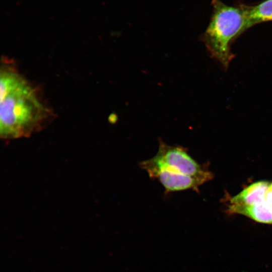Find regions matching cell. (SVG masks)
I'll return each mask as SVG.
<instances>
[{
    "label": "cell",
    "mask_w": 272,
    "mask_h": 272,
    "mask_svg": "<svg viewBox=\"0 0 272 272\" xmlns=\"http://www.w3.org/2000/svg\"><path fill=\"white\" fill-rule=\"evenodd\" d=\"M54 113L40 90L3 58L0 71V135L4 140L29 137L46 127Z\"/></svg>",
    "instance_id": "cell-1"
},
{
    "label": "cell",
    "mask_w": 272,
    "mask_h": 272,
    "mask_svg": "<svg viewBox=\"0 0 272 272\" xmlns=\"http://www.w3.org/2000/svg\"><path fill=\"white\" fill-rule=\"evenodd\" d=\"M213 12L202 39L212 56L226 69L234 57L231 44L248 29L243 7L228 6L220 0H213Z\"/></svg>",
    "instance_id": "cell-2"
},
{
    "label": "cell",
    "mask_w": 272,
    "mask_h": 272,
    "mask_svg": "<svg viewBox=\"0 0 272 272\" xmlns=\"http://www.w3.org/2000/svg\"><path fill=\"white\" fill-rule=\"evenodd\" d=\"M139 165L148 174L164 170L173 174L198 178L205 182L213 178V174L192 158L186 148L168 145L161 139L157 154L153 158L141 162Z\"/></svg>",
    "instance_id": "cell-3"
},
{
    "label": "cell",
    "mask_w": 272,
    "mask_h": 272,
    "mask_svg": "<svg viewBox=\"0 0 272 272\" xmlns=\"http://www.w3.org/2000/svg\"><path fill=\"white\" fill-rule=\"evenodd\" d=\"M151 178L157 179L162 184L166 193L188 189L198 191L199 187L205 183L202 180L192 176L173 174L164 170H159L148 174Z\"/></svg>",
    "instance_id": "cell-4"
},
{
    "label": "cell",
    "mask_w": 272,
    "mask_h": 272,
    "mask_svg": "<svg viewBox=\"0 0 272 272\" xmlns=\"http://www.w3.org/2000/svg\"><path fill=\"white\" fill-rule=\"evenodd\" d=\"M270 183L260 181L246 187L237 195L230 199V205L235 207H247L254 205L265 198Z\"/></svg>",
    "instance_id": "cell-5"
},
{
    "label": "cell",
    "mask_w": 272,
    "mask_h": 272,
    "mask_svg": "<svg viewBox=\"0 0 272 272\" xmlns=\"http://www.w3.org/2000/svg\"><path fill=\"white\" fill-rule=\"evenodd\" d=\"M228 212L245 216L257 222L272 224V206L265 198L253 205L247 207H235L229 205Z\"/></svg>",
    "instance_id": "cell-6"
},
{
    "label": "cell",
    "mask_w": 272,
    "mask_h": 272,
    "mask_svg": "<svg viewBox=\"0 0 272 272\" xmlns=\"http://www.w3.org/2000/svg\"><path fill=\"white\" fill-rule=\"evenodd\" d=\"M243 7L248 28L260 23L272 21V0H265L253 7Z\"/></svg>",
    "instance_id": "cell-7"
},
{
    "label": "cell",
    "mask_w": 272,
    "mask_h": 272,
    "mask_svg": "<svg viewBox=\"0 0 272 272\" xmlns=\"http://www.w3.org/2000/svg\"><path fill=\"white\" fill-rule=\"evenodd\" d=\"M265 200L272 206V183H270L267 191L265 194Z\"/></svg>",
    "instance_id": "cell-8"
}]
</instances>
